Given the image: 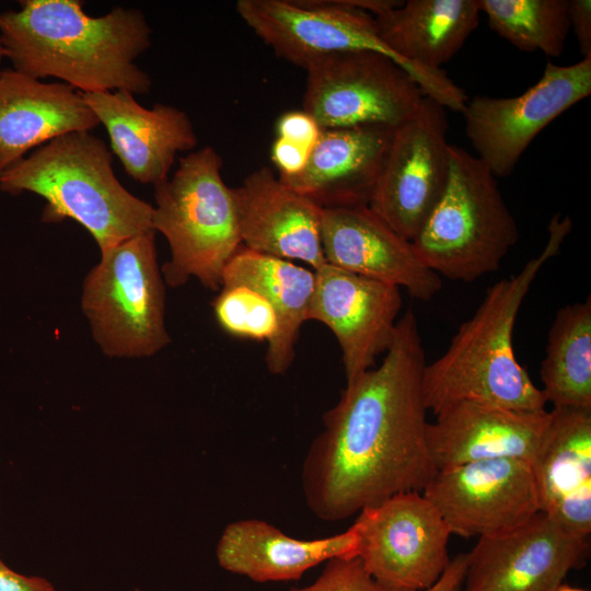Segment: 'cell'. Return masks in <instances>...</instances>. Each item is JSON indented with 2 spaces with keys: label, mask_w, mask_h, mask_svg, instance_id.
I'll return each instance as SVG.
<instances>
[{
  "label": "cell",
  "mask_w": 591,
  "mask_h": 591,
  "mask_svg": "<svg viewBox=\"0 0 591 591\" xmlns=\"http://www.w3.org/2000/svg\"><path fill=\"white\" fill-rule=\"evenodd\" d=\"M235 285L255 290L275 310L278 326L267 343L265 361L271 374L286 373L294 360L301 326L309 321L314 270L242 246L222 273V287Z\"/></svg>",
  "instance_id": "cell-25"
},
{
  "label": "cell",
  "mask_w": 591,
  "mask_h": 591,
  "mask_svg": "<svg viewBox=\"0 0 591 591\" xmlns=\"http://www.w3.org/2000/svg\"><path fill=\"white\" fill-rule=\"evenodd\" d=\"M290 591H392L381 587L366 571L358 557H336L326 561L317 579Z\"/></svg>",
  "instance_id": "cell-29"
},
{
  "label": "cell",
  "mask_w": 591,
  "mask_h": 591,
  "mask_svg": "<svg viewBox=\"0 0 591 591\" xmlns=\"http://www.w3.org/2000/svg\"><path fill=\"white\" fill-rule=\"evenodd\" d=\"M466 572V553H461L450 560L439 580L424 591H462Z\"/></svg>",
  "instance_id": "cell-34"
},
{
  "label": "cell",
  "mask_w": 591,
  "mask_h": 591,
  "mask_svg": "<svg viewBox=\"0 0 591 591\" xmlns=\"http://www.w3.org/2000/svg\"><path fill=\"white\" fill-rule=\"evenodd\" d=\"M135 591H140L139 589H136Z\"/></svg>",
  "instance_id": "cell-37"
},
{
  "label": "cell",
  "mask_w": 591,
  "mask_h": 591,
  "mask_svg": "<svg viewBox=\"0 0 591 591\" xmlns=\"http://www.w3.org/2000/svg\"><path fill=\"white\" fill-rule=\"evenodd\" d=\"M321 237L327 264L397 288L427 301L441 277L417 254L412 241L396 233L368 205L324 208Z\"/></svg>",
  "instance_id": "cell-17"
},
{
  "label": "cell",
  "mask_w": 591,
  "mask_h": 591,
  "mask_svg": "<svg viewBox=\"0 0 591 591\" xmlns=\"http://www.w3.org/2000/svg\"><path fill=\"white\" fill-rule=\"evenodd\" d=\"M2 58H4V54H3V47H2V43L0 38V63H1Z\"/></svg>",
  "instance_id": "cell-36"
},
{
  "label": "cell",
  "mask_w": 591,
  "mask_h": 591,
  "mask_svg": "<svg viewBox=\"0 0 591 591\" xmlns=\"http://www.w3.org/2000/svg\"><path fill=\"white\" fill-rule=\"evenodd\" d=\"M305 71L302 109L322 129L363 125L395 128L425 97L406 70L379 53L331 55Z\"/></svg>",
  "instance_id": "cell-9"
},
{
  "label": "cell",
  "mask_w": 591,
  "mask_h": 591,
  "mask_svg": "<svg viewBox=\"0 0 591 591\" xmlns=\"http://www.w3.org/2000/svg\"><path fill=\"white\" fill-rule=\"evenodd\" d=\"M488 26L522 51L563 54L570 31L568 0H478Z\"/></svg>",
  "instance_id": "cell-27"
},
{
  "label": "cell",
  "mask_w": 591,
  "mask_h": 591,
  "mask_svg": "<svg viewBox=\"0 0 591 591\" xmlns=\"http://www.w3.org/2000/svg\"><path fill=\"white\" fill-rule=\"evenodd\" d=\"M311 150L277 137L270 149V159L278 170V176H292L301 172Z\"/></svg>",
  "instance_id": "cell-31"
},
{
  "label": "cell",
  "mask_w": 591,
  "mask_h": 591,
  "mask_svg": "<svg viewBox=\"0 0 591 591\" xmlns=\"http://www.w3.org/2000/svg\"><path fill=\"white\" fill-rule=\"evenodd\" d=\"M0 591H56V589L47 579L19 573L0 559Z\"/></svg>",
  "instance_id": "cell-33"
},
{
  "label": "cell",
  "mask_w": 591,
  "mask_h": 591,
  "mask_svg": "<svg viewBox=\"0 0 591 591\" xmlns=\"http://www.w3.org/2000/svg\"><path fill=\"white\" fill-rule=\"evenodd\" d=\"M587 548V538L540 511L520 526L478 538L466 553L462 591H556L581 567Z\"/></svg>",
  "instance_id": "cell-15"
},
{
  "label": "cell",
  "mask_w": 591,
  "mask_h": 591,
  "mask_svg": "<svg viewBox=\"0 0 591 591\" xmlns=\"http://www.w3.org/2000/svg\"><path fill=\"white\" fill-rule=\"evenodd\" d=\"M235 9L279 58L298 67L306 69L339 53L373 51L393 59L416 81L383 43L374 16L347 0H239Z\"/></svg>",
  "instance_id": "cell-11"
},
{
  "label": "cell",
  "mask_w": 591,
  "mask_h": 591,
  "mask_svg": "<svg viewBox=\"0 0 591 591\" xmlns=\"http://www.w3.org/2000/svg\"><path fill=\"white\" fill-rule=\"evenodd\" d=\"M447 109L425 96L396 126L369 202L396 233L412 241L439 199L449 173Z\"/></svg>",
  "instance_id": "cell-12"
},
{
  "label": "cell",
  "mask_w": 591,
  "mask_h": 591,
  "mask_svg": "<svg viewBox=\"0 0 591 591\" xmlns=\"http://www.w3.org/2000/svg\"><path fill=\"white\" fill-rule=\"evenodd\" d=\"M570 217L555 215L538 256L514 276L488 288L474 315L462 323L447 351L425 366L421 380L427 410L438 415L459 402H476L523 412L546 410L542 389L518 362L512 336L519 310L544 264L557 255L570 233Z\"/></svg>",
  "instance_id": "cell-3"
},
{
  "label": "cell",
  "mask_w": 591,
  "mask_h": 591,
  "mask_svg": "<svg viewBox=\"0 0 591 591\" xmlns=\"http://www.w3.org/2000/svg\"><path fill=\"white\" fill-rule=\"evenodd\" d=\"M242 245L313 270L326 260L321 225L323 209L283 184L266 166L251 172L233 188Z\"/></svg>",
  "instance_id": "cell-19"
},
{
  "label": "cell",
  "mask_w": 591,
  "mask_h": 591,
  "mask_svg": "<svg viewBox=\"0 0 591 591\" xmlns=\"http://www.w3.org/2000/svg\"><path fill=\"white\" fill-rule=\"evenodd\" d=\"M0 189L43 197L42 221L72 219L100 250L153 230V206L128 192L113 169V152L91 131L57 137L0 173Z\"/></svg>",
  "instance_id": "cell-4"
},
{
  "label": "cell",
  "mask_w": 591,
  "mask_h": 591,
  "mask_svg": "<svg viewBox=\"0 0 591 591\" xmlns=\"http://www.w3.org/2000/svg\"><path fill=\"white\" fill-rule=\"evenodd\" d=\"M0 12V38L13 70L58 78L81 93L146 94L150 76L136 59L151 46V27L136 8L90 16L79 0H23Z\"/></svg>",
  "instance_id": "cell-2"
},
{
  "label": "cell",
  "mask_w": 591,
  "mask_h": 591,
  "mask_svg": "<svg viewBox=\"0 0 591 591\" xmlns=\"http://www.w3.org/2000/svg\"><path fill=\"white\" fill-rule=\"evenodd\" d=\"M542 389L554 407L591 408V298L563 306L548 332Z\"/></svg>",
  "instance_id": "cell-26"
},
{
  "label": "cell",
  "mask_w": 591,
  "mask_h": 591,
  "mask_svg": "<svg viewBox=\"0 0 591 591\" xmlns=\"http://www.w3.org/2000/svg\"><path fill=\"white\" fill-rule=\"evenodd\" d=\"M478 0H407L374 15L383 43L415 73L425 96L462 113L468 96L441 68L479 22Z\"/></svg>",
  "instance_id": "cell-14"
},
{
  "label": "cell",
  "mask_w": 591,
  "mask_h": 591,
  "mask_svg": "<svg viewBox=\"0 0 591 591\" xmlns=\"http://www.w3.org/2000/svg\"><path fill=\"white\" fill-rule=\"evenodd\" d=\"M222 159L210 146L179 159L178 167L154 185L152 229L166 239L171 257L162 267L167 286L197 278L222 287V273L243 246L233 188L221 176Z\"/></svg>",
  "instance_id": "cell-5"
},
{
  "label": "cell",
  "mask_w": 591,
  "mask_h": 591,
  "mask_svg": "<svg viewBox=\"0 0 591 591\" xmlns=\"http://www.w3.org/2000/svg\"><path fill=\"white\" fill-rule=\"evenodd\" d=\"M111 141V151L136 182L153 186L169 177L178 152L197 144L189 116L172 105L141 106L128 91L82 93Z\"/></svg>",
  "instance_id": "cell-18"
},
{
  "label": "cell",
  "mask_w": 591,
  "mask_h": 591,
  "mask_svg": "<svg viewBox=\"0 0 591 591\" xmlns=\"http://www.w3.org/2000/svg\"><path fill=\"white\" fill-rule=\"evenodd\" d=\"M422 339L413 310L398 318L378 367L349 384L323 415L301 470L304 500L323 521L345 520L436 476L427 445Z\"/></svg>",
  "instance_id": "cell-1"
},
{
  "label": "cell",
  "mask_w": 591,
  "mask_h": 591,
  "mask_svg": "<svg viewBox=\"0 0 591 591\" xmlns=\"http://www.w3.org/2000/svg\"><path fill=\"white\" fill-rule=\"evenodd\" d=\"M590 94L591 57L566 66L548 61L541 79L518 96L468 99L465 134L476 157L496 177H506L547 125Z\"/></svg>",
  "instance_id": "cell-10"
},
{
  "label": "cell",
  "mask_w": 591,
  "mask_h": 591,
  "mask_svg": "<svg viewBox=\"0 0 591 591\" xmlns=\"http://www.w3.org/2000/svg\"><path fill=\"white\" fill-rule=\"evenodd\" d=\"M212 306L218 324L233 336L268 343L276 334L275 310L265 297L246 286L222 287Z\"/></svg>",
  "instance_id": "cell-28"
},
{
  "label": "cell",
  "mask_w": 591,
  "mask_h": 591,
  "mask_svg": "<svg viewBox=\"0 0 591 591\" xmlns=\"http://www.w3.org/2000/svg\"><path fill=\"white\" fill-rule=\"evenodd\" d=\"M155 233L146 231L101 250L100 262L83 280L82 312L107 357H151L171 341Z\"/></svg>",
  "instance_id": "cell-7"
},
{
  "label": "cell",
  "mask_w": 591,
  "mask_h": 591,
  "mask_svg": "<svg viewBox=\"0 0 591 591\" xmlns=\"http://www.w3.org/2000/svg\"><path fill=\"white\" fill-rule=\"evenodd\" d=\"M496 178L476 155L449 146L447 183L412 240L421 260L439 276L474 281L498 270L518 243V223Z\"/></svg>",
  "instance_id": "cell-6"
},
{
  "label": "cell",
  "mask_w": 591,
  "mask_h": 591,
  "mask_svg": "<svg viewBox=\"0 0 591 591\" xmlns=\"http://www.w3.org/2000/svg\"><path fill=\"white\" fill-rule=\"evenodd\" d=\"M556 591H588V590L575 588L568 584H560Z\"/></svg>",
  "instance_id": "cell-35"
},
{
  "label": "cell",
  "mask_w": 591,
  "mask_h": 591,
  "mask_svg": "<svg viewBox=\"0 0 591 591\" xmlns=\"http://www.w3.org/2000/svg\"><path fill=\"white\" fill-rule=\"evenodd\" d=\"M568 19L581 55L591 57V1L568 0Z\"/></svg>",
  "instance_id": "cell-32"
},
{
  "label": "cell",
  "mask_w": 591,
  "mask_h": 591,
  "mask_svg": "<svg viewBox=\"0 0 591 591\" xmlns=\"http://www.w3.org/2000/svg\"><path fill=\"white\" fill-rule=\"evenodd\" d=\"M100 125L82 93L16 70H0V173L36 147Z\"/></svg>",
  "instance_id": "cell-23"
},
{
  "label": "cell",
  "mask_w": 591,
  "mask_h": 591,
  "mask_svg": "<svg viewBox=\"0 0 591 591\" xmlns=\"http://www.w3.org/2000/svg\"><path fill=\"white\" fill-rule=\"evenodd\" d=\"M451 534L487 536L522 525L541 511L531 463L491 459L438 471L422 490Z\"/></svg>",
  "instance_id": "cell-13"
},
{
  "label": "cell",
  "mask_w": 591,
  "mask_h": 591,
  "mask_svg": "<svg viewBox=\"0 0 591 591\" xmlns=\"http://www.w3.org/2000/svg\"><path fill=\"white\" fill-rule=\"evenodd\" d=\"M427 424L426 438L438 471L491 459L531 462L547 430L551 412H523L459 402Z\"/></svg>",
  "instance_id": "cell-20"
},
{
  "label": "cell",
  "mask_w": 591,
  "mask_h": 591,
  "mask_svg": "<svg viewBox=\"0 0 591 591\" xmlns=\"http://www.w3.org/2000/svg\"><path fill=\"white\" fill-rule=\"evenodd\" d=\"M354 524L359 535L357 557L385 589L427 590L450 564V529L420 491L401 493L364 508Z\"/></svg>",
  "instance_id": "cell-8"
},
{
  "label": "cell",
  "mask_w": 591,
  "mask_h": 591,
  "mask_svg": "<svg viewBox=\"0 0 591 591\" xmlns=\"http://www.w3.org/2000/svg\"><path fill=\"white\" fill-rule=\"evenodd\" d=\"M393 131L381 125L322 129L303 170L278 177L322 209L369 205Z\"/></svg>",
  "instance_id": "cell-21"
},
{
  "label": "cell",
  "mask_w": 591,
  "mask_h": 591,
  "mask_svg": "<svg viewBox=\"0 0 591 591\" xmlns=\"http://www.w3.org/2000/svg\"><path fill=\"white\" fill-rule=\"evenodd\" d=\"M541 511L568 533L591 532V408L554 407L530 462Z\"/></svg>",
  "instance_id": "cell-22"
},
{
  "label": "cell",
  "mask_w": 591,
  "mask_h": 591,
  "mask_svg": "<svg viewBox=\"0 0 591 591\" xmlns=\"http://www.w3.org/2000/svg\"><path fill=\"white\" fill-rule=\"evenodd\" d=\"M321 131L322 128L315 119L303 109L283 113L276 124L278 138L309 149L314 147Z\"/></svg>",
  "instance_id": "cell-30"
},
{
  "label": "cell",
  "mask_w": 591,
  "mask_h": 591,
  "mask_svg": "<svg viewBox=\"0 0 591 591\" xmlns=\"http://www.w3.org/2000/svg\"><path fill=\"white\" fill-rule=\"evenodd\" d=\"M309 321L325 324L341 350L346 384L390 348L402 308L399 288L325 263L314 270Z\"/></svg>",
  "instance_id": "cell-16"
},
{
  "label": "cell",
  "mask_w": 591,
  "mask_h": 591,
  "mask_svg": "<svg viewBox=\"0 0 591 591\" xmlns=\"http://www.w3.org/2000/svg\"><path fill=\"white\" fill-rule=\"evenodd\" d=\"M355 524L323 538L299 540L259 519L229 523L217 544L219 566L255 582L292 581L311 568L336 557H357Z\"/></svg>",
  "instance_id": "cell-24"
}]
</instances>
